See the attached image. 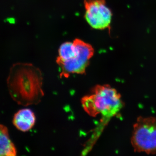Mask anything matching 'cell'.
Wrapping results in <instances>:
<instances>
[{"label":"cell","instance_id":"cell-1","mask_svg":"<svg viewBox=\"0 0 156 156\" xmlns=\"http://www.w3.org/2000/svg\"><path fill=\"white\" fill-rule=\"evenodd\" d=\"M43 85L41 71L31 63H17L11 67L7 86L18 104L28 106L40 103L44 95Z\"/></svg>","mask_w":156,"mask_h":156},{"label":"cell","instance_id":"cell-2","mask_svg":"<svg viewBox=\"0 0 156 156\" xmlns=\"http://www.w3.org/2000/svg\"><path fill=\"white\" fill-rule=\"evenodd\" d=\"M94 54L92 45L80 39L62 44L56 59L60 69V76L67 78L73 74H85Z\"/></svg>","mask_w":156,"mask_h":156},{"label":"cell","instance_id":"cell-3","mask_svg":"<svg viewBox=\"0 0 156 156\" xmlns=\"http://www.w3.org/2000/svg\"><path fill=\"white\" fill-rule=\"evenodd\" d=\"M81 104L90 116L101 115L107 118L118 114L124 105L120 93L108 84L96 85L90 94L82 98Z\"/></svg>","mask_w":156,"mask_h":156},{"label":"cell","instance_id":"cell-4","mask_svg":"<svg viewBox=\"0 0 156 156\" xmlns=\"http://www.w3.org/2000/svg\"><path fill=\"white\" fill-rule=\"evenodd\" d=\"M131 143L134 151L156 154V118L139 117L133 126Z\"/></svg>","mask_w":156,"mask_h":156},{"label":"cell","instance_id":"cell-5","mask_svg":"<svg viewBox=\"0 0 156 156\" xmlns=\"http://www.w3.org/2000/svg\"><path fill=\"white\" fill-rule=\"evenodd\" d=\"M84 17L94 29H110L112 13L106 5L105 0H84Z\"/></svg>","mask_w":156,"mask_h":156},{"label":"cell","instance_id":"cell-6","mask_svg":"<svg viewBox=\"0 0 156 156\" xmlns=\"http://www.w3.org/2000/svg\"><path fill=\"white\" fill-rule=\"evenodd\" d=\"M36 116L34 112L29 108L20 110L14 115L13 123L18 130L22 132L30 130L34 126Z\"/></svg>","mask_w":156,"mask_h":156},{"label":"cell","instance_id":"cell-7","mask_svg":"<svg viewBox=\"0 0 156 156\" xmlns=\"http://www.w3.org/2000/svg\"><path fill=\"white\" fill-rule=\"evenodd\" d=\"M17 150L10 138L8 128L0 124V156H15Z\"/></svg>","mask_w":156,"mask_h":156}]
</instances>
